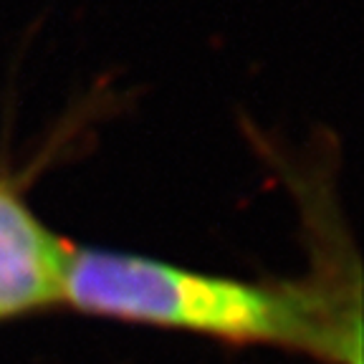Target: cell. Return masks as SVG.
Here are the masks:
<instances>
[{"mask_svg": "<svg viewBox=\"0 0 364 364\" xmlns=\"http://www.w3.org/2000/svg\"><path fill=\"white\" fill-rule=\"evenodd\" d=\"M63 299L84 311L230 339L279 341L359 364V324L347 321L326 296L306 289L250 286L124 253L76 250Z\"/></svg>", "mask_w": 364, "mask_h": 364, "instance_id": "cell-1", "label": "cell"}, {"mask_svg": "<svg viewBox=\"0 0 364 364\" xmlns=\"http://www.w3.org/2000/svg\"><path fill=\"white\" fill-rule=\"evenodd\" d=\"M71 253L0 188V316L63 299Z\"/></svg>", "mask_w": 364, "mask_h": 364, "instance_id": "cell-2", "label": "cell"}]
</instances>
